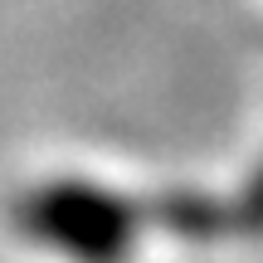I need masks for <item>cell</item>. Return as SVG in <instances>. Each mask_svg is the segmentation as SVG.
Wrapping results in <instances>:
<instances>
[{
	"instance_id": "cell-1",
	"label": "cell",
	"mask_w": 263,
	"mask_h": 263,
	"mask_svg": "<svg viewBox=\"0 0 263 263\" xmlns=\"http://www.w3.org/2000/svg\"><path fill=\"white\" fill-rule=\"evenodd\" d=\"M20 224L29 239L59 249L78 263H117L132 249L137 234V210L127 200L93 185H44L20 205Z\"/></svg>"
}]
</instances>
